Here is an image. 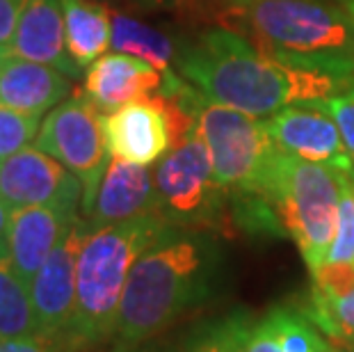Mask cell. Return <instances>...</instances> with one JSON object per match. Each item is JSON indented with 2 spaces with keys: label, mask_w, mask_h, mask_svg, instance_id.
Here are the masks:
<instances>
[{
  "label": "cell",
  "mask_w": 354,
  "mask_h": 352,
  "mask_svg": "<svg viewBox=\"0 0 354 352\" xmlns=\"http://www.w3.org/2000/svg\"><path fill=\"white\" fill-rule=\"evenodd\" d=\"M21 7H24V0H0V48L10 50Z\"/></svg>",
  "instance_id": "obj_28"
},
{
  "label": "cell",
  "mask_w": 354,
  "mask_h": 352,
  "mask_svg": "<svg viewBox=\"0 0 354 352\" xmlns=\"http://www.w3.org/2000/svg\"><path fill=\"white\" fill-rule=\"evenodd\" d=\"M252 329V318L243 311H236L197 327L185 339L180 352H245Z\"/></svg>",
  "instance_id": "obj_21"
},
{
  "label": "cell",
  "mask_w": 354,
  "mask_h": 352,
  "mask_svg": "<svg viewBox=\"0 0 354 352\" xmlns=\"http://www.w3.org/2000/svg\"><path fill=\"white\" fill-rule=\"evenodd\" d=\"M124 3L140 7V10H169V7L180 5L183 0H124Z\"/></svg>",
  "instance_id": "obj_31"
},
{
  "label": "cell",
  "mask_w": 354,
  "mask_h": 352,
  "mask_svg": "<svg viewBox=\"0 0 354 352\" xmlns=\"http://www.w3.org/2000/svg\"><path fill=\"white\" fill-rule=\"evenodd\" d=\"M334 165L311 163L277 149L270 167L266 199L281 229L297 243L308 270L325 263L334 241L345 174Z\"/></svg>",
  "instance_id": "obj_5"
},
{
  "label": "cell",
  "mask_w": 354,
  "mask_h": 352,
  "mask_svg": "<svg viewBox=\"0 0 354 352\" xmlns=\"http://www.w3.org/2000/svg\"><path fill=\"white\" fill-rule=\"evenodd\" d=\"M103 136L110 158L149 167L171 149L167 115L153 96L126 103L103 117Z\"/></svg>",
  "instance_id": "obj_12"
},
{
  "label": "cell",
  "mask_w": 354,
  "mask_h": 352,
  "mask_svg": "<svg viewBox=\"0 0 354 352\" xmlns=\"http://www.w3.org/2000/svg\"><path fill=\"white\" fill-rule=\"evenodd\" d=\"M7 57V48H0V66H3V59Z\"/></svg>",
  "instance_id": "obj_33"
},
{
  "label": "cell",
  "mask_w": 354,
  "mask_h": 352,
  "mask_svg": "<svg viewBox=\"0 0 354 352\" xmlns=\"http://www.w3.org/2000/svg\"><path fill=\"white\" fill-rule=\"evenodd\" d=\"M145 215H160L156 174L142 165L110 158L92 213L85 217L87 224L92 229H101Z\"/></svg>",
  "instance_id": "obj_14"
},
{
  "label": "cell",
  "mask_w": 354,
  "mask_h": 352,
  "mask_svg": "<svg viewBox=\"0 0 354 352\" xmlns=\"http://www.w3.org/2000/svg\"><path fill=\"white\" fill-rule=\"evenodd\" d=\"M71 94V78L48 64L10 55L0 66V103L41 117Z\"/></svg>",
  "instance_id": "obj_17"
},
{
  "label": "cell",
  "mask_w": 354,
  "mask_h": 352,
  "mask_svg": "<svg viewBox=\"0 0 354 352\" xmlns=\"http://www.w3.org/2000/svg\"><path fill=\"white\" fill-rule=\"evenodd\" d=\"M197 131L210 151L217 185L247 204H268L266 188L277 147L266 122L233 108L203 101L197 117Z\"/></svg>",
  "instance_id": "obj_6"
},
{
  "label": "cell",
  "mask_w": 354,
  "mask_h": 352,
  "mask_svg": "<svg viewBox=\"0 0 354 352\" xmlns=\"http://www.w3.org/2000/svg\"><path fill=\"white\" fill-rule=\"evenodd\" d=\"M78 220V213L59 206L14 208L7 250H10L14 270L28 286L35 279L37 270L44 266V261L69 236Z\"/></svg>",
  "instance_id": "obj_15"
},
{
  "label": "cell",
  "mask_w": 354,
  "mask_h": 352,
  "mask_svg": "<svg viewBox=\"0 0 354 352\" xmlns=\"http://www.w3.org/2000/svg\"><path fill=\"white\" fill-rule=\"evenodd\" d=\"M158 211L174 227H213L224 208V192L215 181L206 142L194 129L158 160Z\"/></svg>",
  "instance_id": "obj_7"
},
{
  "label": "cell",
  "mask_w": 354,
  "mask_h": 352,
  "mask_svg": "<svg viewBox=\"0 0 354 352\" xmlns=\"http://www.w3.org/2000/svg\"><path fill=\"white\" fill-rule=\"evenodd\" d=\"M308 318L334 341L354 346V290L336 299L313 297Z\"/></svg>",
  "instance_id": "obj_22"
},
{
  "label": "cell",
  "mask_w": 354,
  "mask_h": 352,
  "mask_svg": "<svg viewBox=\"0 0 354 352\" xmlns=\"http://www.w3.org/2000/svg\"><path fill=\"white\" fill-rule=\"evenodd\" d=\"M268 133L274 147L311 163L354 169L336 119L322 101H302L268 117Z\"/></svg>",
  "instance_id": "obj_11"
},
{
  "label": "cell",
  "mask_w": 354,
  "mask_h": 352,
  "mask_svg": "<svg viewBox=\"0 0 354 352\" xmlns=\"http://www.w3.org/2000/svg\"><path fill=\"white\" fill-rule=\"evenodd\" d=\"M343 7L350 12V17L354 19V0H343Z\"/></svg>",
  "instance_id": "obj_32"
},
{
  "label": "cell",
  "mask_w": 354,
  "mask_h": 352,
  "mask_svg": "<svg viewBox=\"0 0 354 352\" xmlns=\"http://www.w3.org/2000/svg\"><path fill=\"white\" fill-rule=\"evenodd\" d=\"M325 106L331 112V117L336 119L343 142H345V147H348V154L354 163V82L348 89L338 92L336 96L325 99Z\"/></svg>",
  "instance_id": "obj_26"
},
{
  "label": "cell",
  "mask_w": 354,
  "mask_h": 352,
  "mask_svg": "<svg viewBox=\"0 0 354 352\" xmlns=\"http://www.w3.org/2000/svg\"><path fill=\"white\" fill-rule=\"evenodd\" d=\"M39 336L30 286L10 261V250L0 252V341ZM41 339V336H39Z\"/></svg>",
  "instance_id": "obj_20"
},
{
  "label": "cell",
  "mask_w": 354,
  "mask_h": 352,
  "mask_svg": "<svg viewBox=\"0 0 354 352\" xmlns=\"http://www.w3.org/2000/svg\"><path fill=\"white\" fill-rule=\"evenodd\" d=\"M110 46L117 53H128L145 59L162 73L176 66V57L180 50V44L169 33L122 10H112Z\"/></svg>",
  "instance_id": "obj_19"
},
{
  "label": "cell",
  "mask_w": 354,
  "mask_h": 352,
  "mask_svg": "<svg viewBox=\"0 0 354 352\" xmlns=\"http://www.w3.org/2000/svg\"><path fill=\"white\" fill-rule=\"evenodd\" d=\"M325 261L354 263V169L345 174L341 204H338L334 241L329 245Z\"/></svg>",
  "instance_id": "obj_23"
},
{
  "label": "cell",
  "mask_w": 354,
  "mask_h": 352,
  "mask_svg": "<svg viewBox=\"0 0 354 352\" xmlns=\"http://www.w3.org/2000/svg\"><path fill=\"white\" fill-rule=\"evenodd\" d=\"M165 73L153 64L128 53L101 55L85 73V96L92 106L110 115L126 103L153 96L162 87Z\"/></svg>",
  "instance_id": "obj_16"
},
{
  "label": "cell",
  "mask_w": 354,
  "mask_h": 352,
  "mask_svg": "<svg viewBox=\"0 0 354 352\" xmlns=\"http://www.w3.org/2000/svg\"><path fill=\"white\" fill-rule=\"evenodd\" d=\"M311 275H313V297L318 299L345 297L354 290V263L325 261Z\"/></svg>",
  "instance_id": "obj_25"
},
{
  "label": "cell",
  "mask_w": 354,
  "mask_h": 352,
  "mask_svg": "<svg viewBox=\"0 0 354 352\" xmlns=\"http://www.w3.org/2000/svg\"><path fill=\"white\" fill-rule=\"evenodd\" d=\"M0 199L10 208L59 206L78 213L82 183L53 156L26 147L0 163Z\"/></svg>",
  "instance_id": "obj_9"
},
{
  "label": "cell",
  "mask_w": 354,
  "mask_h": 352,
  "mask_svg": "<svg viewBox=\"0 0 354 352\" xmlns=\"http://www.w3.org/2000/svg\"><path fill=\"white\" fill-rule=\"evenodd\" d=\"M245 352H286L283 343H281V336H279V329H277L272 311H270L268 316L261 320V323L254 325Z\"/></svg>",
  "instance_id": "obj_27"
},
{
  "label": "cell",
  "mask_w": 354,
  "mask_h": 352,
  "mask_svg": "<svg viewBox=\"0 0 354 352\" xmlns=\"http://www.w3.org/2000/svg\"><path fill=\"white\" fill-rule=\"evenodd\" d=\"M7 53L48 64L73 80L80 78V66L66 48L62 0H24Z\"/></svg>",
  "instance_id": "obj_13"
},
{
  "label": "cell",
  "mask_w": 354,
  "mask_h": 352,
  "mask_svg": "<svg viewBox=\"0 0 354 352\" xmlns=\"http://www.w3.org/2000/svg\"><path fill=\"white\" fill-rule=\"evenodd\" d=\"M334 3H338V5H343V0H334Z\"/></svg>",
  "instance_id": "obj_35"
},
{
  "label": "cell",
  "mask_w": 354,
  "mask_h": 352,
  "mask_svg": "<svg viewBox=\"0 0 354 352\" xmlns=\"http://www.w3.org/2000/svg\"><path fill=\"white\" fill-rule=\"evenodd\" d=\"M171 224L162 215L92 229L76 261V313L69 336L78 343H99L117 332L119 306L135 261Z\"/></svg>",
  "instance_id": "obj_4"
},
{
  "label": "cell",
  "mask_w": 354,
  "mask_h": 352,
  "mask_svg": "<svg viewBox=\"0 0 354 352\" xmlns=\"http://www.w3.org/2000/svg\"><path fill=\"white\" fill-rule=\"evenodd\" d=\"M66 48L80 69L94 64L110 46L112 7L101 0H62Z\"/></svg>",
  "instance_id": "obj_18"
},
{
  "label": "cell",
  "mask_w": 354,
  "mask_h": 352,
  "mask_svg": "<svg viewBox=\"0 0 354 352\" xmlns=\"http://www.w3.org/2000/svg\"><path fill=\"white\" fill-rule=\"evenodd\" d=\"M89 231L92 227L87 220H78L30 281V297L41 339L57 341L62 334L69 336L71 332L76 313V261Z\"/></svg>",
  "instance_id": "obj_10"
},
{
  "label": "cell",
  "mask_w": 354,
  "mask_h": 352,
  "mask_svg": "<svg viewBox=\"0 0 354 352\" xmlns=\"http://www.w3.org/2000/svg\"><path fill=\"white\" fill-rule=\"evenodd\" d=\"M176 69L206 101L259 119L302 101L329 99L354 82L270 57L229 28H208L180 44Z\"/></svg>",
  "instance_id": "obj_1"
},
{
  "label": "cell",
  "mask_w": 354,
  "mask_h": 352,
  "mask_svg": "<svg viewBox=\"0 0 354 352\" xmlns=\"http://www.w3.org/2000/svg\"><path fill=\"white\" fill-rule=\"evenodd\" d=\"M37 149L62 163L82 183V213L87 217L110 163L99 110L80 92L64 99L41 122Z\"/></svg>",
  "instance_id": "obj_8"
},
{
  "label": "cell",
  "mask_w": 354,
  "mask_h": 352,
  "mask_svg": "<svg viewBox=\"0 0 354 352\" xmlns=\"http://www.w3.org/2000/svg\"><path fill=\"white\" fill-rule=\"evenodd\" d=\"M41 122L39 117L26 115L14 108H7L0 103V160L10 158L26 149L30 142L39 136Z\"/></svg>",
  "instance_id": "obj_24"
},
{
  "label": "cell",
  "mask_w": 354,
  "mask_h": 352,
  "mask_svg": "<svg viewBox=\"0 0 354 352\" xmlns=\"http://www.w3.org/2000/svg\"><path fill=\"white\" fill-rule=\"evenodd\" d=\"M220 14L261 53L354 80V19L334 0H231Z\"/></svg>",
  "instance_id": "obj_3"
},
{
  "label": "cell",
  "mask_w": 354,
  "mask_h": 352,
  "mask_svg": "<svg viewBox=\"0 0 354 352\" xmlns=\"http://www.w3.org/2000/svg\"><path fill=\"white\" fill-rule=\"evenodd\" d=\"M12 211L5 204L3 199H0V252H7V241H10V224H12Z\"/></svg>",
  "instance_id": "obj_30"
},
{
  "label": "cell",
  "mask_w": 354,
  "mask_h": 352,
  "mask_svg": "<svg viewBox=\"0 0 354 352\" xmlns=\"http://www.w3.org/2000/svg\"><path fill=\"white\" fill-rule=\"evenodd\" d=\"M215 250L206 236L167 227L128 275L117 318V339L133 348L165 332L190 306L208 295Z\"/></svg>",
  "instance_id": "obj_2"
},
{
  "label": "cell",
  "mask_w": 354,
  "mask_h": 352,
  "mask_svg": "<svg viewBox=\"0 0 354 352\" xmlns=\"http://www.w3.org/2000/svg\"><path fill=\"white\" fill-rule=\"evenodd\" d=\"M213 3H215V0H213ZM217 3H224V5H227V3H231V0H217Z\"/></svg>",
  "instance_id": "obj_34"
},
{
  "label": "cell",
  "mask_w": 354,
  "mask_h": 352,
  "mask_svg": "<svg viewBox=\"0 0 354 352\" xmlns=\"http://www.w3.org/2000/svg\"><path fill=\"white\" fill-rule=\"evenodd\" d=\"M48 339H39V336H32V339H3L0 341V352H55L50 348Z\"/></svg>",
  "instance_id": "obj_29"
}]
</instances>
